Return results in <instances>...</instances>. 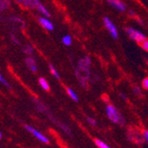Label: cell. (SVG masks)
I'll use <instances>...</instances> for the list:
<instances>
[{"mask_svg": "<svg viewBox=\"0 0 148 148\" xmlns=\"http://www.w3.org/2000/svg\"><path fill=\"white\" fill-rule=\"evenodd\" d=\"M90 64L91 59L89 56H85L78 60L77 69L75 70V75L80 84L84 88H87L88 79L90 76Z\"/></svg>", "mask_w": 148, "mask_h": 148, "instance_id": "obj_1", "label": "cell"}, {"mask_svg": "<svg viewBox=\"0 0 148 148\" xmlns=\"http://www.w3.org/2000/svg\"><path fill=\"white\" fill-rule=\"evenodd\" d=\"M106 116L113 123L118 124L120 126L125 125V118L122 114L116 107L114 105H106Z\"/></svg>", "mask_w": 148, "mask_h": 148, "instance_id": "obj_2", "label": "cell"}, {"mask_svg": "<svg viewBox=\"0 0 148 148\" xmlns=\"http://www.w3.org/2000/svg\"><path fill=\"white\" fill-rule=\"evenodd\" d=\"M125 30H126V33L129 36V37L130 39L134 40V41H136L138 44H141L144 41V40L146 39L145 35L143 32H141V31H139V30H138L136 29L127 28Z\"/></svg>", "mask_w": 148, "mask_h": 148, "instance_id": "obj_3", "label": "cell"}, {"mask_svg": "<svg viewBox=\"0 0 148 148\" xmlns=\"http://www.w3.org/2000/svg\"><path fill=\"white\" fill-rule=\"evenodd\" d=\"M24 128H25V130H28L32 136H34L37 140H39L40 142H42V143H44V144H49L50 143V140H49V138L45 136V135H44V134L42 133V132H40V131H38L36 129H35L34 127H32V126H30V125H24Z\"/></svg>", "mask_w": 148, "mask_h": 148, "instance_id": "obj_4", "label": "cell"}, {"mask_svg": "<svg viewBox=\"0 0 148 148\" xmlns=\"http://www.w3.org/2000/svg\"><path fill=\"white\" fill-rule=\"evenodd\" d=\"M103 22H104V25L106 27V29H107V31L109 32L111 36L114 39H117L119 37V32H118V29L116 28V26L110 20V18H108L107 16H105L103 18Z\"/></svg>", "mask_w": 148, "mask_h": 148, "instance_id": "obj_5", "label": "cell"}, {"mask_svg": "<svg viewBox=\"0 0 148 148\" xmlns=\"http://www.w3.org/2000/svg\"><path fill=\"white\" fill-rule=\"evenodd\" d=\"M106 2L119 12H125L127 9L126 5L122 0H106Z\"/></svg>", "mask_w": 148, "mask_h": 148, "instance_id": "obj_6", "label": "cell"}, {"mask_svg": "<svg viewBox=\"0 0 148 148\" xmlns=\"http://www.w3.org/2000/svg\"><path fill=\"white\" fill-rule=\"evenodd\" d=\"M39 24L41 25L44 29H45L48 31H52L54 29V25L48 19V17H40L38 19Z\"/></svg>", "mask_w": 148, "mask_h": 148, "instance_id": "obj_7", "label": "cell"}, {"mask_svg": "<svg viewBox=\"0 0 148 148\" xmlns=\"http://www.w3.org/2000/svg\"><path fill=\"white\" fill-rule=\"evenodd\" d=\"M25 64L31 72L36 73L37 71V65H36V60L32 57V56H27L25 59Z\"/></svg>", "mask_w": 148, "mask_h": 148, "instance_id": "obj_8", "label": "cell"}, {"mask_svg": "<svg viewBox=\"0 0 148 148\" xmlns=\"http://www.w3.org/2000/svg\"><path fill=\"white\" fill-rule=\"evenodd\" d=\"M35 7L38 10V12L41 13V14H43L44 16L45 17H50L51 16V13L50 12L47 10V8L40 2V0H35Z\"/></svg>", "mask_w": 148, "mask_h": 148, "instance_id": "obj_9", "label": "cell"}, {"mask_svg": "<svg viewBox=\"0 0 148 148\" xmlns=\"http://www.w3.org/2000/svg\"><path fill=\"white\" fill-rule=\"evenodd\" d=\"M33 102L35 103L36 105V109L39 111V112H42V113H45V114H48L49 113V110L47 109V107L42 103V102H40L38 101L37 99H33Z\"/></svg>", "mask_w": 148, "mask_h": 148, "instance_id": "obj_10", "label": "cell"}, {"mask_svg": "<svg viewBox=\"0 0 148 148\" xmlns=\"http://www.w3.org/2000/svg\"><path fill=\"white\" fill-rule=\"evenodd\" d=\"M38 83H39V85L41 86V88L46 91L50 90V84L49 83L47 82V80L44 77H40L38 79Z\"/></svg>", "mask_w": 148, "mask_h": 148, "instance_id": "obj_11", "label": "cell"}, {"mask_svg": "<svg viewBox=\"0 0 148 148\" xmlns=\"http://www.w3.org/2000/svg\"><path fill=\"white\" fill-rule=\"evenodd\" d=\"M66 93H68V95L69 96V98L74 100V101H79V98H78V95L77 93L72 89V88H66Z\"/></svg>", "mask_w": 148, "mask_h": 148, "instance_id": "obj_12", "label": "cell"}, {"mask_svg": "<svg viewBox=\"0 0 148 148\" xmlns=\"http://www.w3.org/2000/svg\"><path fill=\"white\" fill-rule=\"evenodd\" d=\"M8 20H9L10 21H12V22H14V23H19V24H21L22 28H25V27H26V23H25V21H24L21 17H18V16H12V17L8 18Z\"/></svg>", "mask_w": 148, "mask_h": 148, "instance_id": "obj_13", "label": "cell"}, {"mask_svg": "<svg viewBox=\"0 0 148 148\" xmlns=\"http://www.w3.org/2000/svg\"><path fill=\"white\" fill-rule=\"evenodd\" d=\"M62 41V44L66 46H70L73 43V39H72V36L70 35H66L62 37L61 39Z\"/></svg>", "mask_w": 148, "mask_h": 148, "instance_id": "obj_14", "label": "cell"}, {"mask_svg": "<svg viewBox=\"0 0 148 148\" xmlns=\"http://www.w3.org/2000/svg\"><path fill=\"white\" fill-rule=\"evenodd\" d=\"M16 2L21 4L24 6L35 7V0H16Z\"/></svg>", "mask_w": 148, "mask_h": 148, "instance_id": "obj_15", "label": "cell"}, {"mask_svg": "<svg viewBox=\"0 0 148 148\" xmlns=\"http://www.w3.org/2000/svg\"><path fill=\"white\" fill-rule=\"evenodd\" d=\"M49 69H50V72H51V74L54 76L56 79H58V80H60V74H59V72H58V70L56 69V68L54 66H53L52 64H49Z\"/></svg>", "mask_w": 148, "mask_h": 148, "instance_id": "obj_16", "label": "cell"}, {"mask_svg": "<svg viewBox=\"0 0 148 148\" xmlns=\"http://www.w3.org/2000/svg\"><path fill=\"white\" fill-rule=\"evenodd\" d=\"M23 52L28 56H32L34 53V48L31 45H26L23 47Z\"/></svg>", "mask_w": 148, "mask_h": 148, "instance_id": "obj_17", "label": "cell"}, {"mask_svg": "<svg viewBox=\"0 0 148 148\" xmlns=\"http://www.w3.org/2000/svg\"><path fill=\"white\" fill-rule=\"evenodd\" d=\"M94 143H95V145L99 147V148H111L108 145H107L106 143H105L104 141H102L101 139H95V141H94Z\"/></svg>", "mask_w": 148, "mask_h": 148, "instance_id": "obj_18", "label": "cell"}, {"mask_svg": "<svg viewBox=\"0 0 148 148\" xmlns=\"http://www.w3.org/2000/svg\"><path fill=\"white\" fill-rule=\"evenodd\" d=\"M0 83H1L3 85H5L6 88H8L9 90H11L12 89V87H11V85H10V84L7 82V80L3 76V75L1 74V75H0Z\"/></svg>", "mask_w": 148, "mask_h": 148, "instance_id": "obj_19", "label": "cell"}, {"mask_svg": "<svg viewBox=\"0 0 148 148\" xmlns=\"http://www.w3.org/2000/svg\"><path fill=\"white\" fill-rule=\"evenodd\" d=\"M10 38H11V41L12 42L13 45H21V42H20V40L17 38V36L13 34V33H11L10 35Z\"/></svg>", "mask_w": 148, "mask_h": 148, "instance_id": "obj_20", "label": "cell"}, {"mask_svg": "<svg viewBox=\"0 0 148 148\" xmlns=\"http://www.w3.org/2000/svg\"><path fill=\"white\" fill-rule=\"evenodd\" d=\"M86 121H87V123L90 125V126H92V127H96L97 126V124H98V123H97V121L94 119V118H92V117H86Z\"/></svg>", "mask_w": 148, "mask_h": 148, "instance_id": "obj_21", "label": "cell"}, {"mask_svg": "<svg viewBox=\"0 0 148 148\" xmlns=\"http://www.w3.org/2000/svg\"><path fill=\"white\" fill-rule=\"evenodd\" d=\"M9 5V1L8 0H1L0 1V10H1V12H3L4 10H5Z\"/></svg>", "mask_w": 148, "mask_h": 148, "instance_id": "obj_22", "label": "cell"}, {"mask_svg": "<svg viewBox=\"0 0 148 148\" xmlns=\"http://www.w3.org/2000/svg\"><path fill=\"white\" fill-rule=\"evenodd\" d=\"M132 90H133V92L135 93L137 96H138V97H140V96L142 95L141 88H140L139 86H138V85H134V86L132 87Z\"/></svg>", "mask_w": 148, "mask_h": 148, "instance_id": "obj_23", "label": "cell"}, {"mask_svg": "<svg viewBox=\"0 0 148 148\" xmlns=\"http://www.w3.org/2000/svg\"><path fill=\"white\" fill-rule=\"evenodd\" d=\"M139 45H140V46L142 47V49H143L144 51H148V39L144 40V41H143L141 44H139Z\"/></svg>", "mask_w": 148, "mask_h": 148, "instance_id": "obj_24", "label": "cell"}, {"mask_svg": "<svg viewBox=\"0 0 148 148\" xmlns=\"http://www.w3.org/2000/svg\"><path fill=\"white\" fill-rule=\"evenodd\" d=\"M142 87L143 89L148 90V77H145L142 82Z\"/></svg>", "mask_w": 148, "mask_h": 148, "instance_id": "obj_25", "label": "cell"}, {"mask_svg": "<svg viewBox=\"0 0 148 148\" xmlns=\"http://www.w3.org/2000/svg\"><path fill=\"white\" fill-rule=\"evenodd\" d=\"M143 136H144V138H145V141H146L148 143V130H145L143 131Z\"/></svg>", "mask_w": 148, "mask_h": 148, "instance_id": "obj_26", "label": "cell"}, {"mask_svg": "<svg viewBox=\"0 0 148 148\" xmlns=\"http://www.w3.org/2000/svg\"><path fill=\"white\" fill-rule=\"evenodd\" d=\"M120 98L122 99L123 100H126V99H127V96L124 95V94H123V92H121V93H120Z\"/></svg>", "mask_w": 148, "mask_h": 148, "instance_id": "obj_27", "label": "cell"}, {"mask_svg": "<svg viewBox=\"0 0 148 148\" xmlns=\"http://www.w3.org/2000/svg\"><path fill=\"white\" fill-rule=\"evenodd\" d=\"M129 15L132 17V16H135V15H136V13H135V12H134V11L130 10V11H129Z\"/></svg>", "mask_w": 148, "mask_h": 148, "instance_id": "obj_28", "label": "cell"}, {"mask_svg": "<svg viewBox=\"0 0 148 148\" xmlns=\"http://www.w3.org/2000/svg\"><path fill=\"white\" fill-rule=\"evenodd\" d=\"M2 138H3V133L0 132V139H2Z\"/></svg>", "mask_w": 148, "mask_h": 148, "instance_id": "obj_29", "label": "cell"}]
</instances>
